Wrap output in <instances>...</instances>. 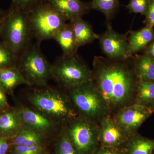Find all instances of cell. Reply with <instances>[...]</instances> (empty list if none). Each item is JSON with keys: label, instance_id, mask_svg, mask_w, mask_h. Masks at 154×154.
<instances>
[{"label": "cell", "instance_id": "obj_9", "mask_svg": "<svg viewBox=\"0 0 154 154\" xmlns=\"http://www.w3.org/2000/svg\"><path fill=\"white\" fill-rule=\"evenodd\" d=\"M128 32L120 34L115 31L111 23L107 24V30L99 35L100 47L107 58L113 60H126L131 57L128 44Z\"/></svg>", "mask_w": 154, "mask_h": 154}, {"label": "cell", "instance_id": "obj_18", "mask_svg": "<svg viewBox=\"0 0 154 154\" xmlns=\"http://www.w3.org/2000/svg\"><path fill=\"white\" fill-rule=\"evenodd\" d=\"M23 128L18 110L0 115V133L4 135H17Z\"/></svg>", "mask_w": 154, "mask_h": 154}, {"label": "cell", "instance_id": "obj_15", "mask_svg": "<svg viewBox=\"0 0 154 154\" xmlns=\"http://www.w3.org/2000/svg\"><path fill=\"white\" fill-rule=\"evenodd\" d=\"M154 39L153 28L146 27L136 31H129L128 35V49L131 57L146 47Z\"/></svg>", "mask_w": 154, "mask_h": 154}, {"label": "cell", "instance_id": "obj_21", "mask_svg": "<svg viewBox=\"0 0 154 154\" xmlns=\"http://www.w3.org/2000/svg\"><path fill=\"white\" fill-rule=\"evenodd\" d=\"M89 4L91 9L105 15L107 24L110 23L119 8V0H92Z\"/></svg>", "mask_w": 154, "mask_h": 154}, {"label": "cell", "instance_id": "obj_2", "mask_svg": "<svg viewBox=\"0 0 154 154\" xmlns=\"http://www.w3.org/2000/svg\"><path fill=\"white\" fill-rule=\"evenodd\" d=\"M28 100L31 108L57 125L68 124L79 115L69 95L48 85L33 90Z\"/></svg>", "mask_w": 154, "mask_h": 154}, {"label": "cell", "instance_id": "obj_6", "mask_svg": "<svg viewBox=\"0 0 154 154\" xmlns=\"http://www.w3.org/2000/svg\"><path fill=\"white\" fill-rule=\"evenodd\" d=\"M68 91L69 97L79 115L96 122L109 115L107 104L93 80Z\"/></svg>", "mask_w": 154, "mask_h": 154}, {"label": "cell", "instance_id": "obj_37", "mask_svg": "<svg viewBox=\"0 0 154 154\" xmlns=\"http://www.w3.org/2000/svg\"></svg>", "mask_w": 154, "mask_h": 154}, {"label": "cell", "instance_id": "obj_35", "mask_svg": "<svg viewBox=\"0 0 154 154\" xmlns=\"http://www.w3.org/2000/svg\"><path fill=\"white\" fill-rule=\"evenodd\" d=\"M151 107L152 108V110H153V113H154V103L152 104V105Z\"/></svg>", "mask_w": 154, "mask_h": 154}, {"label": "cell", "instance_id": "obj_31", "mask_svg": "<svg viewBox=\"0 0 154 154\" xmlns=\"http://www.w3.org/2000/svg\"><path fill=\"white\" fill-rule=\"evenodd\" d=\"M144 53L154 61V39L144 49Z\"/></svg>", "mask_w": 154, "mask_h": 154}, {"label": "cell", "instance_id": "obj_14", "mask_svg": "<svg viewBox=\"0 0 154 154\" xmlns=\"http://www.w3.org/2000/svg\"><path fill=\"white\" fill-rule=\"evenodd\" d=\"M71 26L78 50L81 46L92 43L99 35L94 32L92 26L82 18H78L69 22Z\"/></svg>", "mask_w": 154, "mask_h": 154}, {"label": "cell", "instance_id": "obj_24", "mask_svg": "<svg viewBox=\"0 0 154 154\" xmlns=\"http://www.w3.org/2000/svg\"><path fill=\"white\" fill-rule=\"evenodd\" d=\"M19 56L4 41H0V68L17 66Z\"/></svg>", "mask_w": 154, "mask_h": 154}, {"label": "cell", "instance_id": "obj_19", "mask_svg": "<svg viewBox=\"0 0 154 154\" xmlns=\"http://www.w3.org/2000/svg\"><path fill=\"white\" fill-rule=\"evenodd\" d=\"M127 154H153L154 140L135 134L131 135L126 142Z\"/></svg>", "mask_w": 154, "mask_h": 154}, {"label": "cell", "instance_id": "obj_29", "mask_svg": "<svg viewBox=\"0 0 154 154\" xmlns=\"http://www.w3.org/2000/svg\"><path fill=\"white\" fill-rule=\"evenodd\" d=\"M144 23L147 27L151 28L154 27V0H150L148 11Z\"/></svg>", "mask_w": 154, "mask_h": 154}, {"label": "cell", "instance_id": "obj_16", "mask_svg": "<svg viewBox=\"0 0 154 154\" xmlns=\"http://www.w3.org/2000/svg\"><path fill=\"white\" fill-rule=\"evenodd\" d=\"M132 59L138 82L154 83V61L151 58L144 53L135 54Z\"/></svg>", "mask_w": 154, "mask_h": 154}, {"label": "cell", "instance_id": "obj_8", "mask_svg": "<svg viewBox=\"0 0 154 154\" xmlns=\"http://www.w3.org/2000/svg\"><path fill=\"white\" fill-rule=\"evenodd\" d=\"M79 154H93L100 142V128L96 121L79 115L65 128Z\"/></svg>", "mask_w": 154, "mask_h": 154}, {"label": "cell", "instance_id": "obj_30", "mask_svg": "<svg viewBox=\"0 0 154 154\" xmlns=\"http://www.w3.org/2000/svg\"><path fill=\"white\" fill-rule=\"evenodd\" d=\"M92 154H124V153L119 148L102 146L101 148L96 149Z\"/></svg>", "mask_w": 154, "mask_h": 154}, {"label": "cell", "instance_id": "obj_33", "mask_svg": "<svg viewBox=\"0 0 154 154\" xmlns=\"http://www.w3.org/2000/svg\"><path fill=\"white\" fill-rule=\"evenodd\" d=\"M8 149V145L5 139H0V154H5Z\"/></svg>", "mask_w": 154, "mask_h": 154}, {"label": "cell", "instance_id": "obj_34", "mask_svg": "<svg viewBox=\"0 0 154 154\" xmlns=\"http://www.w3.org/2000/svg\"><path fill=\"white\" fill-rule=\"evenodd\" d=\"M5 14V13L2 9L0 8V20L4 17Z\"/></svg>", "mask_w": 154, "mask_h": 154}, {"label": "cell", "instance_id": "obj_32", "mask_svg": "<svg viewBox=\"0 0 154 154\" xmlns=\"http://www.w3.org/2000/svg\"><path fill=\"white\" fill-rule=\"evenodd\" d=\"M8 104L5 91L0 88V108H4L7 107Z\"/></svg>", "mask_w": 154, "mask_h": 154}, {"label": "cell", "instance_id": "obj_17", "mask_svg": "<svg viewBox=\"0 0 154 154\" xmlns=\"http://www.w3.org/2000/svg\"><path fill=\"white\" fill-rule=\"evenodd\" d=\"M28 84L17 66L0 68V88L11 91L18 86Z\"/></svg>", "mask_w": 154, "mask_h": 154}, {"label": "cell", "instance_id": "obj_4", "mask_svg": "<svg viewBox=\"0 0 154 154\" xmlns=\"http://www.w3.org/2000/svg\"><path fill=\"white\" fill-rule=\"evenodd\" d=\"M51 78L70 90L93 80V71L77 53L60 56L51 64Z\"/></svg>", "mask_w": 154, "mask_h": 154}, {"label": "cell", "instance_id": "obj_20", "mask_svg": "<svg viewBox=\"0 0 154 154\" xmlns=\"http://www.w3.org/2000/svg\"><path fill=\"white\" fill-rule=\"evenodd\" d=\"M54 39L59 45L63 55H72L77 53L78 49L76 46L74 35L70 23H66L58 31Z\"/></svg>", "mask_w": 154, "mask_h": 154}, {"label": "cell", "instance_id": "obj_28", "mask_svg": "<svg viewBox=\"0 0 154 154\" xmlns=\"http://www.w3.org/2000/svg\"><path fill=\"white\" fill-rule=\"evenodd\" d=\"M42 148L40 145L31 146L17 145L14 150L15 154H41Z\"/></svg>", "mask_w": 154, "mask_h": 154}, {"label": "cell", "instance_id": "obj_13", "mask_svg": "<svg viewBox=\"0 0 154 154\" xmlns=\"http://www.w3.org/2000/svg\"><path fill=\"white\" fill-rule=\"evenodd\" d=\"M48 2L69 22L82 18L91 10L89 3L82 0H48Z\"/></svg>", "mask_w": 154, "mask_h": 154}, {"label": "cell", "instance_id": "obj_22", "mask_svg": "<svg viewBox=\"0 0 154 154\" xmlns=\"http://www.w3.org/2000/svg\"><path fill=\"white\" fill-rule=\"evenodd\" d=\"M134 103L151 107L154 103V83L138 82Z\"/></svg>", "mask_w": 154, "mask_h": 154}, {"label": "cell", "instance_id": "obj_11", "mask_svg": "<svg viewBox=\"0 0 154 154\" xmlns=\"http://www.w3.org/2000/svg\"><path fill=\"white\" fill-rule=\"evenodd\" d=\"M100 142L102 146L119 148L131 136L113 117L107 115L100 120Z\"/></svg>", "mask_w": 154, "mask_h": 154}, {"label": "cell", "instance_id": "obj_3", "mask_svg": "<svg viewBox=\"0 0 154 154\" xmlns=\"http://www.w3.org/2000/svg\"><path fill=\"white\" fill-rule=\"evenodd\" d=\"M0 38L19 56L33 43L28 13L10 8L0 20Z\"/></svg>", "mask_w": 154, "mask_h": 154}, {"label": "cell", "instance_id": "obj_7", "mask_svg": "<svg viewBox=\"0 0 154 154\" xmlns=\"http://www.w3.org/2000/svg\"><path fill=\"white\" fill-rule=\"evenodd\" d=\"M31 33L36 42L52 39L67 20L48 2L27 12Z\"/></svg>", "mask_w": 154, "mask_h": 154}, {"label": "cell", "instance_id": "obj_5", "mask_svg": "<svg viewBox=\"0 0 154 154\" xmlns=\"http://www.w3.org/2000/svg\"><path fill=\"white\" fill-rule=\"evenodd\" d=\"M40 42L32 43L19 56L17 66L28 86L48 85L51 79V64L42 52Z\"/></svg>", "mask_w": 154, "mask_h": 154}, {"label": "cell", "instance_id": "obj_23", "mask_svg": "<svg viewBox=\"0 0 154 154\" xmlns=\"http://www.w3.org/2000/svg\"><path fill=\"white\" fill-rule=\"evenodd\" d=\"M43 135L30 130L22 128L15 136L14 142L16 146H31L40 145Z\"/></svg>", "mask_w": 154, "mask_h": 154}, {"label": "cell", "instance_id": "obj_1", "mask_svg": "<svg viewBox=\"0 0 154 154\" xmlns=\"http://www.w3.org/2000/svg\"><path fill=\"white\" fill-rule=\"evenodd\" d=\"M132 57L116 60L94 57L93 81L110 112L134 102L139 82Z\"/></svg>", "mask_w": 154, "mask_h": 154}, {"label": "cell", "instance_id": "obj_12", "mask_svg": "<svg viewBox=\"0 0 154 154\" xmlns=\"http://www.w3.org/2000/svg\"><path fill=\"white\" fill-rule=\"evenodd\" d=\"M19 111L23 128L45 135L55 130L57 124L51 119L32 108L23 107Z\"/></svg>", "mask_w": 154, "mask_h": 154}, {"label": "cell", "instance_id": "obj_10", "mask_svg": "<svg viewBox=\"0 0 154 154\" xmlns=\"http://www.w3.org/2000/svg\"><path fill=\"white\" fill-rule=\"evenodd\" d=\"M153 113L151 107L134 103L116 111L113 118L132 135Z\"/></svg>", "mask_w": 154, "mask_h": 154}, {"label": "cell", "instance_id": "obj_27", "mask_svg": "<svg viewBox=\"0 0 154 154\" xmlns=\"http://www.w3.org/2000/svg\"><path fill=\"white\" fill-rule=\"evenodd\" d=\"M150 0H130L126 8L130 13L146 16L148 11Z\"/></svg>", "mask_w": 154, "mask_h": 154}, {"label": "cell", "instance_id": "obj_36", "mask_svg": "<svg viewBox=\"0 0 154 154\" xmlns=\"http://www.w3.org/2000/svg\"><path fill=\"white\" fill-rule=\"evenodd\" d=\"M153 154H154V153H153Z\"/></svg>", "mask_w": 154, "mask_h": 154}, {"label": "cell", "instance_id": "obj_25", "mask_svg": "<svg viewBox=\"0 0 154 154\" xmlns=\"http://www.w3.org/2000/svg\"><path fill=\"white\" fill-rule=\"evenodd\" d=\"M62 131L58 143L59 154H79L75 146L70 140L66 128Z\"/></svg>", "mask_w": 154, "mask_h": 154}, {"label": "cell", "instance_id": "obj_26", "mask_svg": "<svg viewBox=\"0 0 154 154\" xmlns=\"http://www.w3.org/2000/svg\"><path fill=\"white\" fill-rule=\"evenodd\" d=\"M47 2L48 0H12L10 8L28 12Z\"/></svg>", "mask_w": 154, "mask_h": 154}]
</instances>
